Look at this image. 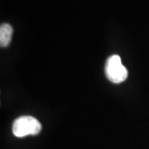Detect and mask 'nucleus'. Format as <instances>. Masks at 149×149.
Wrapping results in <instances>:
<instances>
[{"mask_svg":"<svg viewBox=\"0 0 149 149\" xmlns=\"http://www.w3.org/2000/svg\"><path fill=\"white\" fill-rule=\"evenodd\" d=\"M42 125L37 118L32 116L17 118L13 124V133L17 138H23L27 135H37L40 133Z\"/></svg>","mask_w":149,"mask_h":149,"instance_id":"nucleus-1","label":"nucleus"},{"mask_svg":"<svg viewBox=\"0 0 149 149\" xmlns=\"http://www.w3.org/2000/svg\"><path fill=\"white\" fill-rule=\"evenodd\" d=\"M105 74L108 80L114 84L122 83L128 77V70L122 64L121 58L118 55H113L107 61Z\"/></svg>","mask_w":149,"mask_h":149,"instance_id":"nucleus-2","label":"nucleus"},{"mask_svg":"<svg viewBox=\"0 0 149 149\" xmlns=\"http://www.w3.org/2000/svg\"><path fill=\"white\" fill-rule=\"evenodd\" d=\"M13 27L8 23H2L0 26V45L2 47H8L11 42Z\"/></svg>","mask_w":149,"mask_h":149,"instance_id":"nucleus-3","label":"nucleus"}]
</instances>
